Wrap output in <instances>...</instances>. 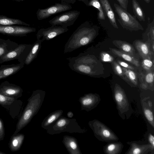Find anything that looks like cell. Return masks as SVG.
<instances>
[{"mask_svg": "<svg viewBox=\"0 0 154 154\" xmlns=\"http://www.w3.org/2000/svg\"><path fill=\"white\" fill-rule=\"evenodd\" d=\"M116 61L122 67L129 69L133 70L135 69L134 67L125 61L120 60H117Z\"/></svg>", "mask_w": 154, "mask_h": 154, "instance_id": "39", "label": "cell"}, {"mask_svg": "<svg viewBox=\"0 0 154 154\" xmlns=\"http://www.w3.org/2000/svg\"><path fill=\"white\" fill-rule=\"evenodd\" d=\"M61 1V2H64L69 4V0H59Z\"/></svg>", "mask_w": 154, "mask_h": 154, "instance_id": "46", "label": "cell"}, {"mask_svg": "<svg viewBox=\"0 0 154 154\" xmlns=\"http://www.w3.org/2000/svg\"><path fill=\"white\" fill-rule=\"evenodd\" d=\"M110 23L115 28L118 29L115 16L108 0H99Z\"/></svg>", "mask_w": 154, "mask_h": 154, "instance_id": "22", "label": "cell"}, {"mask_svg": "<svg viewBox=\"0 0 154 154\" xmlns=\"http://www.w3.org/2000/svg\"><path fill=\"white\" fill-rule=\"evenodd\" d=\"M151 42L150 37H148L147 40L145 42L139 40H136L134 42L135 48L143 59H154V53L151 49Z\"/></svg>", "mask_w": 154, "mask_h": 154, "instance_id": "15", "label": "cell"}, {"mask_svg": "<svg viewBox=\"0 0 154 154\" xmlns=\"http://www.w3.org/2000/svg\"><path fill=\"white\" fill-rule=\"evenodd\" d=\"M6 153H5L3 152L0 151V154H6Z\"/></svg>", "mask_w": 154, "mask_h": 154, "instance_id": "49", "label": "cell"}, {"mask_svg": "<svg viewBox=\"0 0 154 154\" xmlns=\"http://www.w3.org/2000/svg\"><path fill=\"white\" fill-rule=\"evenodd\" d=\"M12 0L14 1H17V2H20L24 1L25 0Z\"/></svg>", "mask_w": 154, "mask_h": 154, "instance_id": "48", "label": "cell"}, {"mask_svg": "<svg viewBox=\"0 0 154 154\" xmlns=\"http://www.w3.org/2000/svg\"><path fill=\"white\" fill-rule=\"evenodd\" d=\"M72 8L69 3L61 2L56 3L51 6L44 9H38L36 12L38 19L41 20L47 18L57 14L67 11Z\"/></svg>", "mask_w": 154, "mask_h": 154, "instance_id": "9", "label": "cell"}, {"mask_svg": "<svg viewBox=\"0 0 154 154\" xmlns=\"http://www.w3.org/2000/svg\"><path fill=\"white\" fill-rule=\"evenodd\" d=\"M62 143L70 154H82L77 140L75 137L68 135L63 137Z\"/></svg>", "mask_w": 154, "mask_h": 154, "instance_id": "19", "label": "cell"}, {"mask_svg": "<svg viewBox=\"0 0 154 154\" xmlns=\"http://www.w3.org/2000/svg\"><path fill=\"white\" fill-rule=\"evenodd\" d=\"M32 44H21L14 49L0 57V64L17 59L20 62H24L29 53Z\"/></svg>", "mask_w": 154, "mask_h": 154, "instance_id": "8", "label": "cell"}, {"mask_svg": "<svg viewBox=\"0 0 154 154\" xmlns=\"http://www.w3.org/2000/svg\"><path fill=\"white\" fill-rule=\"evenodd\" d=\"M111 63L113 70L115 74L130 85V84L128 80L124 74L122 67L116 61L114 60Z\"/></svg>", "mask_w": 154, "mask_h": 154, "instance_id": "33", "label": "cell"}, {"mask_svg": "<svg viewBox=\"0 0 154 154\" xmlns=\"http://www.w3.org/2000/svg\"><path fill=\"white\" fill-rule=\"evenodd\" d=\"M19 45L10 39L0 38V57L15 49Z\"/></svg>", "mask_w": 154, "mask_h": 154, "instance_id": "26", "label": "cell"}, {"mask_svg": "<svg viewBox=\"0 0 154 154\" xmlns=\"http://www.w3.org/2000/svg\"><path fill=\"white\" fill-rule=\"evenodd\" d=\"M114 5L115 11L119 17L118 20L123 28L131 31L143 30V27L137 20L135 16L132 15L116 3H114Z\"/></svg>", "mask_w": 154, "mask_h": 154, "instance_id": "7", "label": "cell"}, {"mask_svg": "<svg viewBox=\"0 0 154 154\" xmlns=\"http://www.w3.org/2000/svg\"><path fill=\"white\" fill-rule=\"evenodd\" d=\"M100 57L101 60L103 62L111 63L114 61L113 57L106 52L101 53L100 54Z\"/></svg>", "mask_w": 154, "mask_h": 154, "instance_id": "37", "label": "cell"}, {"mask_svg": "<svg viewBox=\"0 0 154 154\" xmlns=\"http://www.w3.org/2000/svg\"><path fill=\"white\" fill-rule=\"evenodd\" d=\"M45 91L38 89L33 91L31 96L27 100L28 103L16 125L13 134L18 133L31 121L38 112L44 100Z\"/></svg>", "mask_w": 154, "mask_h": 154, "instance_id": "3", "label": "cell"}, {"mask_svg": "<svg viewBox=\"0 0 154 154\" xmlns=\"http://www.w3.org/2000/svg\"><path fill=\"white\" fill-rule=\"evenodd\" d=\"M40 38L37 40L32 44V47L25 61V64L29 65L37 57L40 51L42 42Z\"/></svg>", "mask_w": 154, "mask_h": 154, "instance_id": "24", "label": "cell"}, {"mask_svg": "<svg viewBox=\"0 0 154 154\" xmlns=\"http://www.w3.org/2000/svg\"><path fill=\"white\" fill-rule=\"evenodd\" d=\"M138 78L141 88L145 90H154V70L146 72L145 74L140 73L139 75Z\"/></svg>", "mask_w": 154, "mask_h": 154, "instance_id": "18", "label": "cell"}, {"mask_svg": "<svg viewBox=\"0 0 154 154\" xmlns=\"http://www.w3.org/2000/svg\"><path fill=\"white\" fill-rule=\"evenodd\" d=\"M63 111L57 110L50 113L43 120L41 124V127L47 130L50 126L58 119L63 114Z\"/></svg>", "mask_w": 154, "mask_h": 154, "instance_id": "25", "label": "cell"}, {"mask_svg": "<svg viewBox=\"0 0 154 154\" xmlns=\"http://www.w3.org/2000/svg\"><path fill=\"white\" fill-rule=\"evenodd\" d=\"M5 136V129L3 122L0 118V141L3 140Z\"/></svg>", "mask_w": 154, "mask_h": 154, "instance_id": "38", "label": "cell"}, {"mask_svg": "<svg viewBox=\"0 0 154 154\" xmlns=\"http://www.w3.org/2000/svg\"><path fill=\"white\" fill-rule=\"evenodd\" d=\"M141 104L144 116L149 123L154 128L153 105L152 101L148 98L142 100Z\"/></svg>", "mask_w": 154, "mask_h": 154, "instance_id": "20", "label": "cell"}, {"mask_svg": "<svg viewBox=\"0 0 154 154\" xmlns=\"http://www.w3.org/2000/svg\"><path fill=\"white\" fill-rule=\"evenodd\" d=\"M119 3L120 6L123 9L127 10L128 6V0H117Z\"/></svg>", "mask_w": 154, "mask_h": 154, "instance_id": "40", "label": "cell"}, {"mask_svg": "<svg viewBox=\"0 0 154 154\" xmlns=\"http://www.w3.org/2000/svg\"><path fill=\"white\" fill-rule=\"evenodd\" d=\"M109 49L111 52L115 55L122 58L136 67L140 66L139 61L138 59L135 57V56L115 48H109Z\"/></svg>", "mask_w": 154, "mask_h": 154, "instance_id": "21", "label": "cell"}, {"mask_svg": "<svg viewBox=\"0 0 154 154\" xmlns=\"http://www.w3.org/2000/svg\"><path fill=\"white\" fill-rule=\"evenodd\" d=\"M47 130V133L51 135L59 134L64 132L70 133H84L87 130L82 128L75 119H70L61 116L52 124Z\"/></svg>", "mask_w": 154, "mask_h": 154, "instance_id": "4", "label": "cell"}, {"mask_svg": "<svg viewBox=\"0 0 154 154\" xmlns=\"http://www.w3.org/2000/svg\"><path fill=\"white\" fill-rule=\"evenodd\" d=\"M112 43L119 50L133 55L135 56V49L134 47L129 43L120 40H113L112 41Z\"/></svg>", "mask_w": 154, "mask_h": 154, "instance_id": "28", "label": "cell"}, {"mask_svg": "<svg viewBox=\"0 0 154 154\" xmlns=\"http://www.w3.org/2000/svg\"><path fill=\"white\" fill-rule=\"evenodd\" d=\"M127 143L130 145V147L125 154H144L149 151L154 154V149L149 143L139 144L135 141L128 142Z\"/></svg>", "mask_w": 154, "mask_h": 154, "instance_id": "16", "label": "cell"}, {"mask_svg": "<svg viewBox=\"0 0 154 154\" xmlns=\"http://www.w3.org/2000/svg\"><path fill=\"white\" fill-rule=\"evenodd\" d=\"M122 67V66H121ZM125 76L128 80L130 85L137 86L138 85V78L136 73L133 70L122 67Z\"/></svg>", "mask_w": 154, "mask_h": 154, "instance_id": "30", "label": "cell"}, {"mask_svg": "<svg viewBox=\"0 0 154 154\" xmlns=\"http://www.w3.org/2000/svg\"><path fill=\"white\" fill-rule=\"evenodd\" d=\"M123 148V145L120 142L115 141L108 143L103 148L106 154H120Z\"/></svg>", "mask_w": 154, "mask_h": 154, "instance_id": "27", "label": "cell"}, {"mask_svg": "<svg viewBox=\"0 0 154 154\" xmlns=\"http://www.w3.org/2000/svg\"><path fill=\"white\" fill-rule=\"evenodd\" d=\"M36 29L22 25L0 26V33L15 36H24L36 31Z\"/></svg>", "mask_w": 154, "mask_h": 154, "instance_id": "11", "label": "cell"}, {"mask_svg": "<svg viewBox=\"0 0 154 154\" xmlns=\"http://www.w3.org/2000/svg\"><path fill=\"white\" fill-rule=\"evenodd\" d=\"M146 32L148 37H150L151 40H154V19L152 22L149 23Z\"/></svg>", "mask_w": 154, "mask_h": 154, "instance_id": "36", "label": "cell"}, {"mask_svg": "<svg viewBox=\"0 0 154 154\" xmlns=\"http://www.w3.org/2000/svg\"><path fill=\"white\" fill-rule=\"evenodd\" d=\"M88 6H93L98 11V18L101 20H104L105 16L103 8L99 0H90L88 5Z\"/></svg>", "mask_w": 154, "mask_h": 154, "instance_id": "32", "label": "cell"}, {"mask_svg": "<svg viewBox=\"0 0 154 154\" xmlns=\"http://www.w3.org/2000/svg\"><path fill=\"white\" fill-rule=\"evenodd\" d=\"M25 135L21 133L13 134L9 143V146L12 152L17 151L20 149L23 143Z\"/></svg>", "mask_w": 154, "mask_h": 154, "instance_id": "23", "label": "cell"}, {"mask_svg": "<svg viewBox=\"0 0 154 154\" xmlns=\"http://www.w3.org/2000/svg\"><path fill=\"white\" fill-rule=\"evenodd\" d=\"M24 64L23 62L17 64L0 66V80L15 74L23 67Z\"/></svg>", "mask_w": 154, "mask_h": 154, "instance_id": "17", "label": "cell"}, {"mask_svg": "<svg viewBox=\"0 0 154 154\" xmlns=\"http://www.w3.org/2000/svg\"><path fill=\"white\" fill-rule=\"evenodd\" d=\"M73 113L71 111H69L67 113V116L69 118H72L73 116Z\"/></svg>", "mask_w": 154, "mask_h": 154, "instance_id": "43", "label": "cell"}, {"mask_svg": "<svg viewBox=\"0 0 154 154\" xmlns=\"http://www.w3.org/2000/svg\"><path fill=\"white\" fill-rule=\"evenodd\" d=\"M89 126L99 140L107 143L118 141V137L110 128L97 119L88 122Z\"/></svg>", "mask_w": 154, "mask_h": 154, "instance_id": "6", "label": "cell"}, {"mask_svg": "<svg viewBox=\"0 0 154 154\" xmlns=\"http://www.w3.org/2000/svg\"><path fill=\"white\" fill-rule=\"evenodd\" d=\"M146 3H149L151 0H144Z\"/></svg>", "mask_w": 154, "mask_h": 154, "instance_id": "47", "label": "cell"}, {"mask_svg": "<svg viewBox=\"0 0 154 154\" xmlns=\"http://www.w3.org/2000/svg\"><path fill=\"white\" fill-rule=\"evenodd\" d=\"M69 30L67 27L60 26H51L47 28H42L39 30L36 34L37 39H40L43 42L50 40Z\"/></svg>", "mask_w": 154, "mask_h": 154, "instance_id": "12", "label": "cell"}, {"mask_svg": "<svg viewBox=\"0 0 154 154\" xmlns=\"http://www.w3.org/2000/svg\"><path fill=\"white\" fill-rule=\"evenodd\" d=\"M19 25L29 26V24L18 19L12 18L5 16L0 15V26Z\"/></svg>", "mask_w": 154, "mask_h": 154, "instance_id": "29", "label": "cell"}, {"mask_svg": "<svg viewBox=\"0 0 154 154\" xmlns=\"http://www.w3.org/2000/svg\"><path fill=\"white\" fill-rule=\"evenodd\" d=\"M69 3L73 4L75 2L76 0H69Z\"/></svg>", "mask_w": 154, "mask_h": 154, "instance_id": "45", "label": "cell"}, {"mask_svg": "<svg viewBox=\"0 0 154 154\" xmlns=\"http://www.w3.org/2000/svg\"><path fill=\"white\" fill-rule=\"evenodd\" d=\"M66 59L70 69L80 74L98 77L104 73V68L101 62L95 55L87 52Z\"/></svg>", "mask_w": 154, "mask_h": 154, "instance_id": "1", "label": "cell"}, {"mask_svg": "<svg viewBox=\"0 0 154 154\" xmlns=\"http://www.w3.org/2000/svg\"><path fill=\"white\" fill-rule=\"evenodd\" d=\"M113 97L116 103L118 114L123 120L129 117L133 110L124 90L116 83L113 91Z\"/></svg>", "mask_w": 154, "mask_h": 154, "instance_id": "5", "label": "cell"}, {"mask_svg": "<svg viewBox=\"0 0 154 154\" xmlns=\"http://www.w3.org/2000/svg\"><path fill=\"white\" fill-rule=\"evenodd\" d=\"M97 30L88 21L80 25L74 32L65 44L64 53L70 52L91 43L96 36Z\"/></svg>", "mask_w": 154, "mask_h": 154, "instance_id": "2", "label": "cell"}, {"mask_svg": "<svg viewBox=\"0 0 154 154\" xmlns=\"http://www.w3.org/2000/svg\"><path fill=\"white\" fill-rule=\"evenodd\" d=\"M148 140L149 143L154 149V137L153 135L151 133H149L148 135Z\"/></svg>", "mask_w": 154, "mask_h": 154, "instance_id": "41", "label": "cell"}, {"mask_svg": "<svg viewBox=\"0 0 154 154\" xmlns=\"http://www.w3.org/2000/svg\"><path fill=\"white\" fill-rule=\"evenodd\" d=\"M80 12L72 10L57 15L49 21L51 26L67 27L73 25L80 14Z\"/></svg>", "mask_w": 154, "mask_h": 154, "instance_id": "10", "label": "cell"}, {"mask_svg": "<svg viewBox=\"0 0 154 154\" xmlns=\"http://www.w3.org/2000/svg\"><path fill=\"white\" fill-rule=\"evenodd\" d=\"M100 101L98 94L92 93L85 94L79 100L81 105V110L87 112L90 111L96 107Z\"/></svg>", "mask_w": 154, "mask_h": 154, "instance_id": "13", "label": "cell"}, {"mask_svg": "<svg viewBox=\"0 0 154 154\" xmlns=\"http://www.w3.org/2000/svg\"><path fill=\"white\" fill-rule=\"evenodd\" d=\"M16 100L14 97L6 96L0 93V105L2 106L10 105Z\"/></svg>", "mask_w": 154, "mask_h": 154, "instance_id": "35", "label": "cell"}, {"mask_svg": "<svg viewBox=\"0 0 154 154\" xmlns=\"http://www.w3.org/2000/svg\"><path fill=\"white\" fill-rule=\"evenodd\" d=\"M79 1H81L83 2L86 5L88 6L89 3V0H77Z\"/></svg>", "mask_w": 154, "mask_h": 154, "instance_id": "44", "label": "cell"}, {"mask_svg": "<svg viewBox=\"0 0 154 154\" xmlns=\"http://www.w3.org/2000/svg\"><path fill=\"white\" fill-rule=\"evenodd\" d=\"M23 89L19 86L10 83L7 81L0 84V93L6 96L13 97L16 99L22 96Z\"/></svg>", "mask_w": 154, "mask_h": 154, "instance_id": "14", "label": "cell"}, {"mask_svg": "<svg viewBox=\"0 0 154 154\" xmlns=\"http://www.w3.org/2000/svg\"><path fill=\"white\" fill-rule=\"evenodd\" d=\"M150 48L151 51L154 53V40H151Z\"/></svg>", "mask_w": 154, "mask_h": 154, "instance_id": "42", "label": "cell"}, {"mask_svg": "<svg viewBox=\"0 0 154 154\" xmlns=\"http://www.w3.org/2000/svg\"><path fill=\"white\" fill-rule=\"evenodd\" d=\"M141 64L143 68L146 72L154 70V59L149 58L143 59Z\"/></svg>", "mask_w": 154, "mask_h": 154, "instance_id": "34", "label": "cell"}, {"mask_svg": "<svg viewBox=\"0 0 154 154\" xmlns=\"http://www.w3.org/2000/svg\"><path fill=\"white\" fill-rule=\"evenodd\" d=\"M133 11L135 16L140 21H145V15L140 4L136 0H132Z\"/></svg>", "mask_w": 154, "mask_h": 154, "instance_id": "31", "label": "cell"}]
</instances>
